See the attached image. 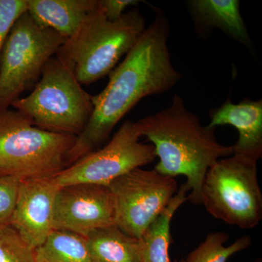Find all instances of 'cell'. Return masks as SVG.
Returning <instances> with one entry per match:
<instances>
[{"instance_id":"6da1fadb","label":"cell","mask_w":262,"mask_h":262,"mask_svg":"<svg viewBox=\"0 0 262 262\" xmlns=\"http://www.w3.org/2000/svg\"><path fill=\"white\" fill-rule=\"evenodd\" d=\"M169 34L166 16L156 13L123 61L108 74L105 89L92 96L94 111L71 150L69 165L97 149L141 99L168 91L181 80L170 59Z\"/></svg>"},{"instance_id":"7a4b0ae2","label":"cell","mask_w":262,"mask_h":262,"mask_svg":"<svg viewBox=\"0 0 262 262\" xmlns=\"http://www.w3.org/2000/svg\"><path fill=\"white\" fill-rule=\"evenodd\" d=\"M141 137L154 146L159 161L155 170L175 178L184 176L193 204H201V190L212 165L234 154L232 146L221 144L215 127L202 125L199 117L188 110L175 94L168 107L136 122Z\"/></svg>"},{"instance_id":"3957f363","label":"cell","mask_w":262,"mask_h":262,"mask_svg":"<svg viewBox=\"0 0 262 262\" xmlns=\"http://www.w3.org/2000/svg\"><path fill=\"white\" fill-rule=\"evenodd\" d=\"M146 28L145 18L138 8L111 21L98 0L97 8L66 39L56 56L73 71L82 85H89L108 75Z\"/></svg>"},{"instance_id":"277c9868","label":"cell","mask_w":262,"mask_h":262,"mask_svg":"<svg viewBox=\"0 0 262 262\" xmlns=\"http://www.w3.org/2000/svg\"><path fill=\"white\" fill-rule=\"evenodd\" d=\"M77 136L42 130L17 110L0 112V176L51 178L69 166Z\"/></svg>"},{"instance_id":"5b68a950","label":"cell","mask_w":262,"mask_h":262,"mask_svg":"<svg viewBox=\"0 0 262 262\" xmlns=\"http://www.w3.org/2000/svg\"><path fill=\"white\" fill-rule=\"evenodd\" d=\"M12 107L39 128L75 136L87 126L94 111L92 96L56 56L45 67L32 93L19 98Z\"/></svg>"},{"instance_id":"8992f818","label":"cell","mask_w":262,"mask_h":262,"mask_svg":"<svg viewBox=\"0 0 262 262\" xmlns=\"http://www.w3.org/2000/svg\"><path fill=\"white\" fill-rule=\"evenodd\" d=\"M201 204L227 225L255 228L262 220L257 162L234 153L215 162L203 181Z\"/></svg>"},{"instance_id":"52a82bcc","label":"cell","mask_w":262,"mask_h":262,"mask_svg":"<svg viewBox=\"0 0 262 262\" xmlns=\"http://www.w3.org/2000/svg\"><path fill=\"white\" fill-rule=\"evenodd\" d=\"M65 40L53 29L39 27L27 12L15 21L0 57V112L34 89Z\"/></svg>"},{"instance_id":"ba28073f","label":"cell","mask_w":262,"mask_h":262,"mask_svg":"<svg viewBox=\"0 0 262 262\" xmlns=\"http://www.w3.org/2000/svg\"><path fill=\"white\" fill-rule=\"evenodd\" d=\"M141 138L136 122L126 120L106 146L71 164L53 177V181L58 187L78 184L108 186L124 174L154 161V146L141 143Z\"/></svg>"},{"instance_id":"9c48e42d","label":"cell","mask_w":262,"mask_h":262,"mask_svg":"<svg viewBox=\"0 0 262 262\" xmlns=\"http://www.w3.org/2000/svg\"><path fill=\"white\" fill-rule=\"evenodd\" d=\"M113 194L115 225L139 239L178 192L175 179L155 170L138 168L108 185Z\"/></svg>"},{"instance_id":"30bf717a","label":"cell","mask_w":262,"mask_h":262,"mask_svg":"<svg viewBox=\"0 0 262 262\" xmlns=\"http://www.w3.org/2000/svg\"><path fill=\"white\" fill-rule=\"evenodd\" d=\"M113 225L115 204L108 186L78 184L59 187L55 201L54 230L86 237L95 230Z\"/></svg>"},{"instance_id":"8fae6325","label":"cell","mask_w":262,"mask_h":262,"mask_svg":"<svg viewBox=\"0 0 262 262\" xmlns=\"http://www.w3.org/2000/svg\"><path fill=\"white\" fill-rule=\"evenodd\" d=\"M58 189L53 177L20 181L10 226L32 249L40 246L54 230Z\"/></svg>"},{"instance_id":"7c38bea8","label":"cell","mask_w":262,"mask_h":262,"mask_svg":"<svg viewBox=\"0 0 262 262\" xmlns=\"http://www.w3.org/2000/svg\"><path fill=\"white\" fill-rule=\"evenodd\" d=\"M210 127L231 125L238 131V139L232 145L234 154L257 162L262 157V101L245 98L238 103L230 98L209 113Z\"/></svg>"},{"instance_id":"4fadbf2b","label":"cell","mask_w":262,"mask_h":262,"mask_svg":"<svg viewBox=\"0 0 262 262\" xmlns=\"http://www.w3.org/2000/svg\"><path fill=\"white\" fill-rule=\"evenodd\" d=\"M27 13L36 24L67 39L97 8L98 0H27Z\"/></svg>"},{"instance_id":"5bb4252c","label":"cell","mask_w":262,"mask_h":262,"mask_svg":"<svg viewBox=\"0 0 262 262\" xmlns=\"http://www.w3.org/2000/svg\"><path fill=\"white\" fill-rule=\"evenodd\" d=\"M187 5L196 27L220 29L252 50L253 43L241 15L238 0H190Z\"/></svg>"},{"instance_id":"9a60e30c","label":"cell","mask_w":262,"mask_h":262,"mask_svg":"<svg viewBox=\"0 0 262 262\" xmlns=\"http://www.w3.org/2000/svg\"><path fill=\"white\" fill-rule=\"evenodd\" d=\"M189 191L187 184H182L168 206L139 239L141 262H171L169 256L170 224L177 210L188 201Z\"/></svg>"},{"instance_id":"2e32d148","label":"cell","mask_w":262,"mask_h":262,"mask_svg":"<svg viewBox=\"0 0 262 262\" xmlns=\"http://www.w3.org/2000/svg\"><path fill=\"white\" fill-rule=\"evenodd\" d=\"M91 262H141L139 239L116 225L97 229L86 237Z\"/></svg>"},{"instance_id":"e0dca14e","label":"cell","mask_w":262,"mask_h":262,"mask_svg":"<svg viewBox=\"0 0 262 262\" xmlns=\"http://www.w3.org/2000/svg\"><path fill=\"white\" fill-rule=\"evenodd\" d=\"M34 254L35 262H91L86 237L63 230H53Z\"/></svg>"},{"instance_id":"ac0fdd59","label":"cell","mask_w":262,"mask_h":262,"mask_svg":"<svg viewBox=\"0 0 262 262\" xmlns=\"http://www.w3.org/2000/svg\"><path fill=\"white\" fill-rule=\"evenodd\" d=\"M229 234L222 232H211L199 246L189 253L184 262H227L231 256L244 251L251 245V237L243 236L230 246H225Z\"/></svg>"},{"instance_id":"d6986e66","label":"cell","mask_w":262,"mask_h":262,"mask_svg":"<svg viewBox=\"0 0 262 262\" xmlns=\"http://www.w3.org/2000/svg\"><path fill=\"white\" fill-rule=\"evenodd\" d=\"M0 262H35L34 249L10 225L0 227Z\"/></svg>"},{"instance_id":"ffe728a7","label":"cell","mask_w":262,"mask_h":262,"mask_svg":"<svg viewBox=\"0 0 262 262\" xmlns=\"http://www.w3.org/2000/svg\"><path fill=\"white\" fill-rule=\"evenodd\" d=\"M20 181L15 177L0 176V227L10 225Z\"/></svg>"},{"instance_id":"44dd1931","label":"cell","mask_w":262,"mask_h":262,"mask_svg":"<svg viewBox=\"0 0 262 262\" xmlns=\"http://www.w3.org/2000/svg\"><path fill=\"white\" fill-rule=\"evenodd\" d=\"M27 8V0H0V57L13 25Z\"/></svg>"},{"instance_id":"7402d4cb","label":"cell","mask_w":262,"mask_h":262,"mask_svg":"<svg viewBox=\"0 0 262 262\" xmlns=\"http://www.w3.org/2000/svg\"><path fill=\"white\" fill-rule=\"evenodd\" d=\"M139 3V0H99V7L108 20L115 21L121 18L127 8Z\"/></svg>"},{"instance_id":"603a6c76","label":"cell","mask_w":262,"mask_h":262,"mask_svg":"<svg viewBox=\"0 0 262 262\" xmlns=\"http://www.w3.org/2000/svg\"><path fill=\"white\" fill-rule=\"evenodd\" d=\"M254 262H261V258H258V259H256Z\"/></svg>"},{"instance_id":"cb8c5ba5","label":"cell","mask_w":262,"mask_h":262,"mask_svg":"<svg viewBox=\"0 0 262 262\" xmlns=\"http://www.w3.org/2000/svg\"><path fill=\"white\" fill-rule=\"evenodd\" d=\"M175 262H178V261H175ZM179 262H184V260H182V261H179Z\"/></svg>"}]
</instances>
